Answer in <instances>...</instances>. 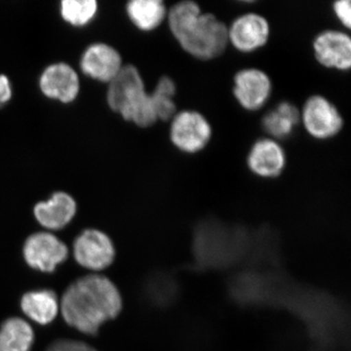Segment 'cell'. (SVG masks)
Instances as JSON below:
<instances>
[{
  "instance_id": "1",
  "label": "cell",
  "mask_w": 351,
  "mask_h": 351,
  "mask_svg": "<svg viewBox=\"0 0 351 351\" xmlns=\"http://www.w3.org/2000/svg\"><path fill=\"white\" fill-rule=\"evenodd\" d=\"M121 308L119 289L99 274L82 277L71 284L61 302L64 321L88 335H96L101 325L117 317Z\"/></svg>"
},
{
  "instance_id": "2",
  "label": "cell",
  "mask_w": 351,
  "mask_h": 351,
  "mask_svg": "<svg viewBox=\"0 0 351 351\" xmlns=\"http://www.w3.org/2000/svg\"><path fill=\"white\" fill-rule=\"evenodd\" d=\"M166 20L180 46L196 59L213 60L228 47V25L213 14L203 13L195 1L184 0L174 4Z\"/></svg>"
},
{
  "instance_id": "3",
  "label": "cell",
  "mask_w": 351,
  "mask_h": 351,
  "mask_svg": "<svg viewBox=\"0 0 351 351\" xmlns=\"http://www.w3.org/2000/svg\"><path fill=\"white\" fill-rule=\"evenodd\" d=\"M108 84V106L127 121H141L151 112V95L145 90L144 80L136 66H122Z\"/></svg>"
},
{
  "instance_id": "4",
  "label": "cell",
  "mask_w": 351,
  "mask_h": 351,
  "mask_svg": "<svg viewBox=\"0 0 351 351\" xmlns=\"http://www.w3.org/2000/svg\"><path fill=\"white\" fill-rule=\"evenodd\" d=\"M170 140L184 154H197L209 144L212 127L202 113L195 110L178 112L171 119Z\"/></svg>"
},
{
  "instance_id": "5",
  "label": "cell",
  "mask_w": 351,
  "mask_h": 351,
  "mask_svg": "<svg viewBox=\"0 0 351 351\" xmlns=\"http://www.w3.org/2000/svg\"><path fill=\"white\" fill-rule=\"evenodd\" d=\"M300 112L304 129L317 140L335 137L343 128V120L338 108L321 95L309 97Z\"/></svg>"
},
{
  "instance_id": "6",
  "label": "cell",
  "mask_w": 351,
  "mask_h": 351,
  "mask_svg": "<svg viewBox=\"0 0 351 351\" xmlns=\"http://www.w3.org/2000/svg\"><path fill=\"white\" fill-rule=\"evenodd\" d=\"M68 256L66 245L51 233H34L25 240L24 257L32 269L53 272L59 263L66 260Z\"/></svg>"
},
{
  "instance_id": "7",
  "label": "cell",
  "mask_w": 351,
  "mask_h": 351,
  "mask_svg": "<svg viewBox=\"0 0 351 351\" xmlns=\"http://www.w3.org/2000/svg\"><path fill=\"white\" fill-rule=\"evenodd\" d=\"M73 255L76 262L85 269L101 270L112 265L115 250L107 234L100 230H87L75 239Z\"/></svg>"
},
{
  "instance_id": "8",
  "label": "cell",
  "mask_w": 351,
  "mask_h": 351,
  "mask_svg": "<svg viewBox=\"0 0 351 351\" xmlns=\"http://www.w3.org/2000/svg\"><path fill=\"white\" fill-rule=\"evenodd\" d=\"M272 92L270 77L262 69L249 68L234 76L233 95L244 110L257 112L267 104Z\"/></svg>"
},
{
  "instance_id": "9",
  "label": "cell",
  "mask_w": 351,
  "mask_h": 351,
  "mask_svg": "<svg viewBox=\"0 0 351 351\" xmlns=\"http://www.w3.org/2000/svg\"><path fill=\"white\" fill-rule=\"evenodd\" d=\"M270 27L263 16L246 13L228 27V44L242 53L255 52L269 41Z\"/></svg>"
},
{
  "instance_id": "10",
  "label": "cell",
  "mask_w": 351,
  "mask_h": 351,
  "mask_svg": "<svg viewBox=\"0 0 351 351\" xmlns=\"http://www.w3.org/2000/svg\"><path fill=\"white\" fill-rule=\"evenodd\" d=\"M316 61L327 69L348 71L351 66V38L345 32L327 29L313 40Z\"/></svg>"
},
{
  "instance_id": "11",
  "label": "cell",
  "mask_w": 351,
  "mask_h": 351,
  "mask_svg": "<svg viewBox=\"0 0 351 351\" xmlns=\"http://www.w3.org/2000/svg\"><path fill=\"white\" fill-rule=\"evenodd\" d=\"M39 88L47 98L61 103H71L80 94V77L69 64H52L41 73Z\"/></svg>"
},
{
  "instance_id": "12",
  "label": "cell",
  "mask_w": 351,
  "mask_h": 351,
  "mask_svg": "<svg viewBox=\"0 0 351 351\" xmlns=\"http://www.w3.org/2000/svg\"><path fill=\"white\" fill-rule=\"evenodd\" d=\"M123 66L119 51L106 43L88 46L80 59V69L85 75L101 82H112Z\"/></svg>"
},
{
  "instance_id": "13",
  "label": "cell",
  "mask_w": 351,
  "mask_h": 351,
  "mask_svg": "<svg viewBox=\"0 0 351 351\" xmlns=\"http://www.w3.org/2000/svg\"><path fill=\"white\" fill-rule=\"evenodd\" d=\"M247 165L258 177L272 179L278 177L286 166V154L282 145L271 138L258 140L247 156Z\"/></svg>"
},
{
  "instance_id": "14",
  "label": "cell",
  "mask_w": 351,
  "mask_h": 351,
  "mask_svg": "<svg viewBox=\"0 0 351 351\" xmlns=\"http://www.w3.org/2000/svg\"><path fill=\"white\" fill-rule=\"evenodd\" d=\"M75 200L68 193L59 191L47 201L36 205L34 217L39 223L48 230H61L75 216Z\"/></svg>"
},
{
  "instance_id": "15",
  "label": "cell",
  "mask_w": 351,
  "mask_h": 351,
  "mask_svg": "<svg viewBox=\"0 0 351 351\" xmlns=\"http://www.w3.org/2000/svg\"><path fill=\"white\" fill-rule=\"evenodd\" d=\"M126 13L140 31L152 32L167 19L168 9L162 0H132Z\"/></svg>"
},
{
  "instance_id": "16",
  "label": "cell",
  "mask_w": 351,
  "mask_h": 351,
  "mask_svg": "<svg viewBox=\"0 0 351 351\" xmlns=\"http://www.w3.org/2000/svg\"><path fill=\"white\" fill-rule=\"evenodd\" d=\"M301 123V112L289 101H282L263 119V127L274 140L289 137Z\"/></svg>"
},
{
  "instance_id": "17",
  "label": "cell",
  "mask_w": 351,
  "mask_h": 351,
  "mask_svg": "<svg viewBox=\"0 0 351 351\" xmlns=\"http://www.w3.org/2000/svg\"><path fill=\"white\" fill-rule=\"evenodd\" d=\"M21 307L27 317L41 325L49 324L59 313L57 295L50 290L27 293L22 298Z\"/></svg>"
},
{
  "instance_id": "18",
  "label": "cell",
  "mask_w": 351,
  "mask_h": 351,
  "mask_svg": "<svg viewBox=\"0 0 351 351\" xmlns=\"http://www.w3.org/2000/svg\"><path fill=\"white\" fill-rule=\"evenodd\" d=\"M34 338V331L27 321L10 318L0 328V351H29Z\"/></svg>"
},
{
  "instance_id": "19",
  "label": "cell",
  "mask_w": 351,
  "mask_h": 351,
  "mask_svg": "<svg viewBox=\"0 0 351 351\" xmlns=\"http://www.w3.org/2000/svg\"><path fill=\"white\" fill-rule=\"evenodd\" d=\"M176 84L169 76H162L152 92L151 97L157 119L169 121L178 112L176 105Z\"/></svg>"
},
{
  "instance_id": "20",
  "label": "cell",
  "mask_w": 351,
  "mask_h": 351,
  "mask_svg": "<svg viewBox=\"0 0 351 351\" xmlns=\"http://www.w3.org/2000/svg\"><path fill=\"white\" fill-rule=\"evenodd\" d=\"M98 11L96 0H63L60 5L62 18L69 25L83 27L94 19Z\"/></svg>"
},
{
  "instance_id": "21",
  "label": "cell",
  "mask_w": 351,
  "mask_h": 351,
  "mask_svg": "<svg viewBox=\"0 0 351 351\" xmlns=\"http://www.w3.org/2000/svg\"><path fill=\"white\" fill-rule=\"evenodd\" d=\"M46 351H97L92 346L82 341H71V339H60L55 341Z\"/></svg>"
},
{
  "instance_id": "22",
  "label": "cell",
  "mask_w": 351,
  "mask_h": 351,
  "mask_svg": "<svg viewBox=\"0 0 351 351\" xmlns=\"http://www.w3.org/2000/svg\"><path fill=\"white\" fill-rule=\"evenodd\" d=\"M332 11L337 19L343 27L350 29L351 27V5L350 0H339L332 4Z\"/></svg>"
},
{
  "instance_id": "23",
  "label": "cell",
  "mask_w": 351,
  "mask_h": 351,
  "mask_svg": "<svg viewBox=\"0 0 351 351\" xmlns=\"http://www.w3.org/2000/svg\"><path fill=\"white\" fill-rule=\"evenodd\" d=\"M12 85L6 75H0V108L12 98Z\"/></svg>"
}]
</instances>
